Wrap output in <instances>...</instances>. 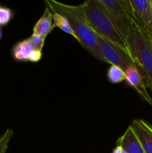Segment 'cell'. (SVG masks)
I'll return each mask as SVG.
<instances>
[{
  "mask_svg": "<svg viewBox=\"0 0 152 153\" xmlns=\"http://www.w3.org/2000/svg\"><path fill=\"white\" fill-rule=\"evenodd\" d=\"M44 1L51 11L59 13L66 18L74 31L75 39L84 49L95 58L104 61L97 43L96 34L78 5H69L57 0H44Z\"/></svg>",
  "mask_w": 152,
  "mask_h": 153,
  "instance_id": "cell-1",
  "label": "cell"
},
{
  "mask_svg": "<svg viewBox=\"0 0 152 153\" xmlns=\"http://www.w3.org/2000/svg\"><path fill=\"white\" fill-rule=\"evenodd\" d=\"M125 42L146 87L152 91V38L148 30L137 22L133 24Z\"/></svg>",
  "mask_w": 152,
  "mask_h": 153,
  "instance_id": "cell-2",
  "label": "cell"
},
{
  "mask_svg": "<svg viewBox=\"0 0 152 153\" xmlns=\"http://www.w3.org/2000/svg\"><path fill=\"white\" fill-rule=\"evenodd\" d=\"M78 6L95 34L129 52L117 22L100 1L85 0L83 4Z\"/></svg>",
  "mask_w": 152,
  "mask_h": 153,
  "instance_id": "cell-3",
  "label": "cell"
},
{
  "mask_svg": "<svg viewBox=\"0 0 152 153\" xmlns=\"http://www.w3.org/2000/svg\"><path fill=\"white\" fill-rule=\"evenodd\" d=\"M96 38L100 52L104 61L119 67L124 73L129 67H137L129 52L98 34H96Z\"/></svg>",
  "mask_w": 152,
  "mask_h": 153,
  "instance_id": "cell-4",
  "label": "cell"
},
{
  "mask_svg": "<svg viewBox=\"0 0 152 153\" xmlns=\"http://www.w3.org/2000/svg\"><path fill=\"white\" fill-rule=\"evenodd\" d=\"M107 9L113 16L121 31L124 39L129 31L133 24L138 22L127 4L125 0H98Z\"/></svg>",
  "mask_w": 152,
  "mask_h": 153,
  "instance_id": "cell-5",
  "label": "cell"
},
{
  "mask_svg": "<svg viewBox=\"0 0 152 153\" xmlns=\"http://www.w3.org/2000/svg\"><path fill=\"white\" fill-rule=\"evenodd\" d=\"M139 24L148 30L152 28L151 0H125Z\"/></svg>",
  "mask_w": 152,
  "mask_h": 153,
  "instance_id": "cell-6",
  "label": "cell"
},
{
  "mask_svg": "<svg viewBox=\"0 0 152 153\" xmlns=\"http://www.w3.org/2000/svg\"><path fill=\"white\" fill-rule=\"evenodd\" d=\"M130 126L139 140L145 153H152V126L147 121L136 119Z\"/></svg>",
  "mask_w": 152,
  "mask_h": 153,
  "instance_id": "cell-7",
  "label": "cell"
},
{
  "mask_svg": "<svg viewBox=\"0 0 152 153\" xmlns=\"http://www.w3.org/2000/svg\"><path fill=\"white\" fill-rule=\"evenodd\" d=\"M126 81L134 88L144 101L152 105V99L148 93L146 85L141 73L136 67H131L125 72Z\"/></svg>",
  "mask_w": 152,
  "mask_h": 153,
  "instance_id": "cell-8",
  "label": "cell"
},
{
  "mask_svg": "<svg viewBox=\"0 0 152 153\" xmlns=\"http://www.w3.org/2000/svg\"><path fill=\"white\" fill-rule=\"evenodd\" d=\"M13 56L16 61L37 62L42 58V52L34 50L28 40L16 43L13 49Z\"/></svg>",
  "mask_w": 152,
  "mask_h": 153,
  "instance_id": "cell-9",
  "label": "cell"
},
{
  "mask_svg": "<svg viewBox=\"0 0 152 153\" xmlns=\"http://www.w3.org/2000/svg\"><path fill=\"white\" fill-rule=\"evenodd\" d=\"M117 146H120L128 153H145L139 140L135 133L128 127L123 135L117 140Z\"/></svg>",
  "mask_w": 152,
  "mask_h": 153,
  "instance_id": "cell-10",
  "label": "cell"
},
{
  "mask_svg": "<svg viewBox=\"0 0 152 153\" xmlns=\"http://www.w3.org/2000/svg\"><path fill=\"white\" fill-rule=\"evenodd\" d=\"M53 13L46 6L43 16L40 18L33 28V34L47 37L48 34L54 29Z\"/></svg>",
  "mask_w": 152,
  "mask_h": 153,
  "instance_id": "cell-11",
  "label": "cell"
},
{
  "mask_svg": "<svg viewBox=\"0 0 152 153\" xmlns=\"http://www.w3.org/2000/svg\"><path fill=\"white\" fill-rule=\"evenodd\" d=\"M53 25L55 28V27H58L63 31L73 36L75 38V35L72 28L70 26L66 18L63 16V15L57 13H53Z\"/></svg>",
  "mask_w": 152,
  "mask_h": 153,
  "instance_id": "cell-12",
  "label": "cell"
},
{
  "mask_svg": "<svg viewBox=\"0 0 152 153\" xmlns=\"http://www.w3.org/2000/svg\"><path fill=\"white\" fill-rule=\"evenodd\" d=\"M107 76L110 82L118 84L126 80V76L123 70L115 65H111L107 73Z\"/></svg>",
  "mask_w": 152,
  "mask_h": 153,
  "instance_id": "cell-13",
  "label": "cell"
},
{
  "mask_svg": "<svg viewBox=\"0 0 152 153\" xmlns=\"http://www.w3.org/2000/svg\"><path fill=\"white\" fill-rule=\"evenodd\" d=\"M46 37H43V36L37 35V34H33L31 37H28L27 40L31 44V47L34 50L36 51H40L42 52L43 49V45H44L45 40H46Z\"/></svg>",
  "mask_w": 152,
  "mask_h": 153,
  "instance_id": "cell-14",
  "label": "cell"
},
{
  "mask_svg": "<svg viewBox=\"0 0 152 153\" xmlns=\"http://www.w3.org/2000/svg\"><path fill=\"white\" fill-rule=\"evenodd\" d=\"M13 134V131L10 128L7 129L0 137V153H5L8 147V143Z\"/></svg>",
  "mask_w": 152,
  "mask_h": 153,
  "instance_id": "cell-15",
  "label": "cell"
},
{
  "mask_svg": "<svg viewBox=\"0 0 152 153\" xmlns=\"http://www.w3.org/2000/svg\"><path fill=\"white\" fill-rule=\"evenodd\" d=\"M12 17V12L6 7H0V25H6Z\"/></svg>",
  "mask_w": 152,
  "mask_h": 153,
  "instance_id": "cell-16",
  "label": "cell"
},
{
  "mask_svg": "<svg viewBox=\"0 0 152 153\" xmlns=\"http://www.w3.org/2000/svg\"><path fill=\"white\" fill-rule=\"evenodd\" d=\"M113 153H128V152H127L126 151H125V149H124L122 147V146H117L114 149V150H113Z\"/></svg>",
  "mask_w": 152,
  "mask_h": 153,
  "instance_id": "cell-17",
  "label": "cell"
},
{
  "mask_svg": "<svg viewBox=\"0 0 152 153\" xmlns=\"http://www.w3.org/2000/svg\"><path fill=\"white\" fill-rule=\"evenodd\" d=\"M148 31H149V34H150L151 37V38H152V28H150V29H148Z\"/></svg>",
  "mask_w": 152,
  "mask_h": 153,
  "instance_id": "cell-18",
  "label": "cell"
},
{
  "mask_svg": "<svg viewBox=\"0 0 152 153\" xmlns=\"http://www.w3.org/2000/svg\"><path fill=\"white\" fill-rule=\"evenodd\" d=\"M1 38V28H0V39Z\"/></svg>",
  "mask_w": 152,
  "mask_h": 153,
  "instance_id": "cell-19",
  "label": "cell"
},
{
  "mask_svg": "<svg viewBox=\"0 0 152 153\" xmlns=\"http://www.w3.org/2000/svg\"><path fill=\"white\" fill-rule=\"evenodd\" d=\"M151 3H152V0H151Z\"/></svg>",
  "mask_w": 152,
  "mask_h": 153,
  "instance_id": "cell-20",
  "label": "cell"
}]
</instances>
